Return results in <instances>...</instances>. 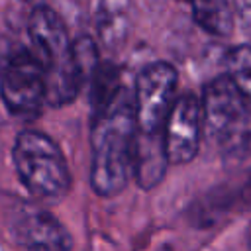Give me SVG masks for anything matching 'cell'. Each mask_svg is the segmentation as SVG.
Returning a JSON list of instances; mask_svg holds the SVG:
<instances>
[{
	"instance_id": "obj_1",
	"label": "cell",
	"mask_w": 251,
	"mask_h": 251,
	"mask_svg": "<svg viewBox=\"0 0 251 251\" xmlns=\"http://www.w3.org/2000/svg\"><path fill=\"white\" fill-rule=\"evenodd\" d=\"M133 98L127 90L98 116L92 124V165L90 184L98 196L120 194L131 173V151L135 139Z\"/></svg>"
},
{
	"instance_id": "obj_2",
	"label": "cell",
	"mask_w": 251,
	"mask_h": 251,
	"mask_svg": "<svg viewBox=\"0 0 251 251\" xmlns=\"http://www.w3.org/2000/svg\"><path fill=\"white\" fill-rule=\"evenodd\" d=\"M27 33L33 45L43 82L45 102L51 106H65L76 98L84 82L75 57L73 43L61 16L49 6H35L27 18Z\"/></svg>"
},
{
	"instance_id": "obj_3",
	"label": "cell",
	"mask_w": 251,
	"mask_h": 251,
	"mask_svg": "<svg viewBox=\"0 0 251 251\" xmlns=\"http://www.w3.org/2000/svg\"><path fill=\"white\" fill-rule=\"evenodd\" d=\"M202 131L216 141L226 157H241L251 151V104L239 94L227 75L204 84L200 96Z\"/></svg>"
},
{
	"instance_id": "obj_4",
	"label": "cell",
	"mask_w": 251,
	"mask_h": 251,
	"mask_svg": "<svg viewBox=\"0 0 251 251\" xmlns=\"http://www.w3.org/2000/svg\"><path fill=\"white\" fill-rule=\"evenodd\" d=\"M16 171L31 194L41 200H59L71 188V173L61 147L45 133L24 129L12 149Z\"/></svg>"
},
{
	"instance_id": "obj_5",
	"label": "cell",
	"mask_w": 251,
	"mask_h": 251,
	"mask_svg": "<svg viewBox=\"0 0 251 251\" xmlns=\"http://www.w3.org/2000/svg\"><path fill=\"white\" fill-rule=\"evenodd\" d=\"M178 73L171 63L157 61L141 69L135 80L133 114L139 133L163 131L165 120L175 104Z\"/></svg>"
},
{
	"instance_id": "obj_6",
	"label": "cell",
	"mask_w": 251,
	"mask_h": 251,
	"mask_svg": "<svg viewBox=\"0 0 251 251\" xmlns=\"http://www.w3.org/2000/svg\"><path fill=\"white\" fill-rule=\"evenodd\" d=\"M0 96L6 108L20 118L31 120L39 116L45 104L43 73L29 49L8 55L0 71Z\"/></svg>"
},
{
	"instance_id": "obj_7",
	"label": "cell",
	"mask_w": 251,
	"mask_h": 251,
	"mask_svg": "<svg viewBox=\"0 0 251 251\" xmlns=\"http://www.w3.org/2000/svg\"><path fill=\"white\" fill-rule=\"evenodd\" d=\"M6 224L10 237L29 251H69L73 247L67 227L51 212L35 204L16 202Z\"/></svg>"
},
{
	"instance_id": "obj_8",
	"label": "cell",
	"mask_w": 251,
	"mask_h": 251,
	"mask_svg": "<svg viewBox=\"0 0 251 251\" xmlns=\"http://www.w3.org/2000/svg\"><path fill=\"white\" fill-rule=\"evenodd\" d=\"M202 141V108L200 98L192 92H182L175 98V104L163 126V143L169 165L190 163Z\"/></svg>"
},
{
	"instance_id": "obj_9",
	"label": "cell",
	"mask_w": 251,
	"mask_h": 251,
	"mask_svg": "<svg viewBox=\"0 0 251 251\" xmlns=\"http://www.w3.org/2000/svg\"><path fill=\"white\" fill-rule=\"evenodd\" d=\"M169 167V159L165 153L163 131L157 133H135L133 151H131V173L135 175V182L143 190L155 188Z\"/></svg>"
},
{
	"instance_id": "obj_10",
	"label": "cell",
	"mask_w": 251,
	"mask_h": 251,
	"mask_svg": "<svg viewBox=\"0 0 251 251\" xmlns=\"http://www.w3.org/2000/svg\"><path fill=\"white\" fill-rule=\"evenodd\" d=\"M131 6L126 2H102L96 8V31L108 49H118L129 33Z\"/></svg>"
},
{
	"instance_id": "obj_11",
	"label": "cell",
	"mask_w": 251,
	"mask_h": 251,
	"mask_svg": "<svg viewBox=\"0 0 251 251\" xmlns=\"http://www.w3.org/2000/svg\"><path fill=\"white\" fill-rule=\"evenodd\" d=\"M192 18L194 22L216 37H227L233 31L235 16L233 4L216 0V2H192Z\"/></svg>"
},
{
	"instance_id": "obj_12",
	"label": "cell",
	"mask_w": 251,
	"mask_h": 251,
	"mask_svg": "<svg viewBox=\"0 0 251 251\" xmlns=\"http://www.w3.org/2000/svg\"><path fill=\"white\" fill-rule=\"evenodd\" d=\"M122 75L120 69L112 63H100L96 67V71L90 76V104H92V114L98 116L100 112H104L114 100L116 96L122 92V82H120Z\"/></svg>"
},
{
	"instance_id": "obj_13",
	"label": "cell",
	"mask_w": 251,
	"mask_h": 251,
	"mask_svg": "<svg viewBox=\"0 0 251 251\" xmlns=\"http://www.w3.org/2000/svg\"><path fill=\"white\" fill-rule=\"evenodd\" d=\"M227 78L239 90V94L251 104V45H239L226 57Z\"/></svg>"
},
{
	"instance_id": "obj_14",
	"label": "cell",
	"mask_w": 251,
	"mask_h": 251,
	"mask_svg": "<svg viewBox=\"0 0 251 251\" xmlns=\"http://www.w3.org/2000/svg\"><path fill=\"white\" fill-rule=\"evenodd\" d=\"M233 16H237V22H239L243 33L251 37V2H235Z\"/></svg>"
},
{
	"instance_id": "obj_15",
	"label": "cell",
	"mask_w": 251,
	"mask_h": 251,
	"mask_svg": "<svg viewBox=\"0 0 251 251\" xmlns=\"http://www.w3.org/2000/svg\"><path fill=\"white\" fill-rule=\"evenodd\" d=\"M249 251H251V229H249Z\"/></svg>"
}]
</instances>
